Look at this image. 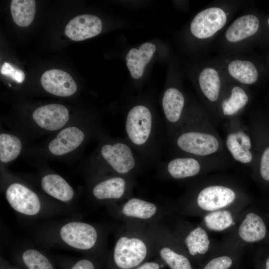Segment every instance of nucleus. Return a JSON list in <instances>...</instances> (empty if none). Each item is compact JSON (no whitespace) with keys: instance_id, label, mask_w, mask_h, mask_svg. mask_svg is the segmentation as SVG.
<instances>
[{"instance_id":"26","label":"nucleus","mask_w":269,"mask_h":269,"mask_svg":"<svg viewBox=\"0 0 269 269\" xmlns=\"http://www.w3.org/2000/svg\"><path fill=\"white\" fill-rule=\"evenodd\" d=\"M85 134L75 127H67L57 135L48 145L50 152L54 155L68 153L78 147L83 141Z\"/></svg>"},{"instance_id":"4","label":"nucleus","mask_w":269,"mask_h":269,"mask_svg":"<svg viewBox=\"0 0 269 269\" xmlns=\"http://www.w3.org/2000/svg\"><path fill=\"white\" fill-rule=\"evenodd\" d=\"M153 253V239L148 225L123 223L117 235L112 252L118 269H134Z\"/></svg>"},{"instance_id":"24","label":"nucleus","mask_w":269,"mask_h":269,"mask_svg":"<svg viewBox=\"0 0 269 269\" xmlns=\"http://www.w3.org/2000/svg\"><path fill=\"white\" fill-rule=\"evenodd\" d=\"M32 117L40 127L49 131H56L67 123L69 115L64 106L51 104L36 109L33 113Z\"/></svg>"},{"instance_id":"23","label":"nucleus","mask_w":269,"mask_h":269,"mask_svg":"<svg viewBox=\"0 0 269 269\" xmlns=\"http://www.w3.org/2000/svg\"><path fill=\"white\" fill-rule=\"evenodd\" d=\"M40 82L44 90L57 96H71L77 89V84L70 75L60 69L46 71L42 75Z\"/></svg>"},{"instance_id":"12","label":"nucleus","mask_w":269,"mask_h":269,"mask_svg":"<svg viewBox=\"0 0 269 269\" xmlns=\"http://www.w3.org/2000/svg\"><path fill=\"white\" fill-rule=\"evenodd\" d=\"M247 125L256 156L252 175L260 184L269 187V120L258 114H250Z\"/></svg>"},{"instance_id":"21","label":"nucleus","mask_w":269,"mask_h":269,"mask_svg":"<svg viewBox=\"0 0 269 269\" xmlns=\"http://www.w3.org/2000/svg\"><path fill=\"white\" fill-rule=\"evenodd\" d=\"M5 195L10 206L21 215L35 216L41 213L43 209L38 195L21 183L10 184L6 189Z\"/></svg>"},{"instance_id":"29","label":"nucleus","mask_w":269,"mask_h":269,"mask_svg":"<svg viewBox=\"0 0 269 269\" xmlns=\"http://www.w3.org/2000/svg\"><path fill=\"white\" fill-rule=\"evenodd\" d=\"M10 12L14 22L18 26L26 27L32 22L35 13L36 4L34 0H12Z\"/></svg>"},{"instance_id":"15","label":"nucleus","mask_w":269,"mask_h":269,"mask_svg":"<svg viewBox=\"0 0 269 269\" xmlns=\"http://www.w3.org/2000/svg\"><path fill=\"white\" fill-rule=\"evenodd\" d=\"M214 58L228 79L248 87L259 81L258 66L247 54H219Z\"/></svg>"},{"instance_id":"18","label":"nucleus","mask_w":269,"mask_h":269,"mask_svg":"<svg viewBox=\"0 0 269 269\" xmlns=\"http://www.w3.org/2000/svg\"><path fill=\"white\" fill-rule=\"evenodd\" d=\"M134 184V177L113 174L97 181L91 193L97 201L110 205L132 196Z\"/></svg>"},{"instance_id":"16","label":"nucleus","mask_w":269,"mask_h":269,"mask_svg":"<svg viewBox=\"0 0 269 269\" xmlns=\"http://www.w3.org/2000/svg\"><path fill=\"white\" fill-rule=\"evenodd\" d=\"M169 227L188 256L204 255L214 247L208 231L201 224L179 220Z\"/></svg>"},{"instance_id":"10","label":"nucleus","mask_w":269,"mask_h":269,"mask_svg":"<svg viewBox=\"0 0 269 269\" xmlns=\"http://www.w3.org/2000/svg\"><path fill=\"white\" fill-rule=\"evenodd\" d=\"M224 140L227 151L232 159L249 167H254L256 156L252 137L247 124L241 117L226 121Z\"/></svg>"},{"instance_id":"35","label":"nucleus","mask_w":269,"mask_h":269,"mask_svg":"<svg viewBox=\"0 0 269 269\" xmlns=\"http://www.w3.org/2000/svg\"><path fill=\"white\" fill-rule=\"evenodd\" d=\"M161 266L156 262H144L134 269H160Z\"/></svg>"},{"instance_id":"19","label":"nucleus","mask_w":269,"mask_h":269,"mask_svg":"<svg viewBox=\"0 0 269 269\" xmlns=\"http://www.w3.org/2000/svg\"><path fill=\"white\" fill-rule=\"evenodd\" d=\"M268 221L266 214L257 211L244 212L235 228L236 237L241 244L261 242L269 243Z\"/></svg>"},{"instance_id":"32","label":"nucleus","mask_w":269,"mask_h":269,"mask_svg":"<svg viewBox=\"0 0 269 269\" xmlns=\"http://www.w3.org/2000/svg\"><path fill=\"white\" fill-rule=\"evenodd\" d=\"M232 264L233 260L231 257L222 255L211 259L203 269H229Z\"/></svg>"},{"instance_id":"22","label":"nucleus","mask_w":269,"mask_h":269,"mask_svg":"<svg viewBox=\"0 0 269 269\" xmlns=\"http://www.w3.org/2000/svg\"><path fill=\"white\" fill-rule=\"evenodd\" d=\"M102 29V21L98 17L85 14L70 20L66 25L65 33L71 40L79 41L98 35Z\"/></svg>"},{"instance_id":"30","label":"nucleus","mask_w":269,"mask_h":269,"mask_svg":"<svg viewBox=\"0 0 269 269\" xmlns=\"http://www.w3.org/2000/svg\"><path fill=\"white\" fill-rule=\"evenodd\" d=\"M22 148L20 139L15 135L7 134H0V160L8 162L15 159Z\"/></svg>"},{"instance_id":"20","label":"nucleus","mask_w":269,"mask_h":269,"mask_svg":"<svg viewBox=\"0 0 269 269\" xmlns=\"http://www.w3.org/2000/svg\"><path fill=\"white\" fill-rule=\"evenodd\" d=\"M162 107L167 141L181 123L188 107L182 90L174 86L166 89L162 99Z\"/></svg>"},{"instance_id":"38","label":"nucleus","mask_w":269,"mask_h":269,"mask_svg":"<svg viewBox=\"0 0 269 269\" xmlns=\"http://www.w3.org/2000/svg\"><path fill=\"white\" fill-rule=\"evenodd\" d=\"M266 216L267 217L268 222H269V213L267 214H266Z\"/></svg>"},{"instance_id":"27","label":"nucleus","mask_w":269,"mask_h":269,"mask_svg":"<svg viewBox=\"0 0 269 269\" xmlns=\"http://www.w3.org/2000/svg\"><path fill=\"white\" fill-rule=\"evenodd\" d=\"M156 50L155 45L150 42L143 43L139 48H132L126 59L132 77L138 79L142 77L145 66L149 62Z\"/></svg>"},{"instance_id":"28","label":"nucleus","mask_w":269,"mask_h":269,"mask_svg":"<svg viewBox=\"0 0 269 269\" xmlns=\"http://www.w3.org/2000/svg\"><path fill=\"white\" fill-rule=\"evenodd\" d=\"M41 186L47 194L63 202L71 201L74 196L72 187L58 174H49L43 177Z\"/></svg>"},{"instance_id":"5","label":"nucleus","mask_w":269,"mask_h":269,"mask_svg":"<svg viewBox=\"0 0 269 269\" xmlns=\"http://www.w3.org/2000/svg\"><path fill=\"white\" fill-rule=\"evenodd\" d=\"M247 2L242 0H215L197 13L190 22L189 31L197 47L207 48L215 41Z\"/></svg>"},{"instance_id":"2","label":"nucleus","mask_w":269,"mask_h":269,"mask_svg":"<svg viewBox=\"0 0 269 269\" xmlns=\"http://www.w3.org/2000/svg\"><path fill=\"white\" fill-rule=\"evenodd\" d=\"M251 198L238 183L226 178H211L192 185L179 203L181 213L201 216L226 209H243Z\"/></svg>"},{"instance_id":"13","label":"nucleus","mask_w":269,"mask_h":269,"mask_svg":"<svg viewBox=\"0 0 269 269\" xmlns=\"http://www.w3.org/2000/svg\"><path fill=\"white\" fill-rule=\"evenodd\" d=\"M100 154L113 174L134 177L140 169L141 160L126 139L105 143Z\"/></svg>"},{"instance_id":"25","label":"nucleus","mask_w":269,"mask_h":269,"mask_svg":"<svg viewBox=\"0 0 269 269\" xmlns=\"http://www.w3.org/2000/svg\"><path fill=\"white\" fill-rule=\"evenodd\" d=\"M242 209H226L202 216L201 225L207 230L215 232L231 231L236 228L243 214Z\"/></svg>"},{"instance_id":"17","label":"nucleus","mask_w":269,"mask_h":269,"mask_svg":"<svg viewBox=\"0 0 269 269\" xmlns=\"http://www.w3.org/2000/svg\"><path fill=\"white\" fill-rule=\"evenodd\" d=\"M251 101L249 87L227 78L226 85L218 104L219 119L225 121L241 117Z\"/></svg>"},{"instance_id":"3","label":"nucleus","mask_w":269,"mask_h":269,"mask_svg":"<svg viewBox=\"0 0 269 269\" xmlns=\"http://www.w3.org/2000/svg\"><path fill=\"white\" fill-rule=\"evenodd\" d=\"M124 124L126 139L140 159L148 163L157 160L167 140L166 133L150 110L142 105L134 106Z\"/></svg>"},{"instance_id":"6","label":"nucleus","mask_w":269,"mask_h":269,"mask_svg":"<svg viewBox=\"0 0 269 269\" xmlns=\"http://www.w3.org/2000/svg\"><path fill=\"white\" fill-rule=\"evenodd\" d=\"M261 21L255 12L245 10L225 28L215 40L219 54H244L256 42Z\"/></svg>"},{"instance_id":"8","label":"nucleus","mask_w":269,"mask_h":269,"mask_svg":"<svg viewBox=\"0 0 269 269\" xmlns=\"http://www.w3.org/2000/svg\"><path fill=\"white\" fill-rule=\"evenodd\" d=\"M195 74L196 87L202 105L214 123L219 122L217 107L227 78L214 58L198 65Z\"/></svg>"},{"instance_id":"1","label":"nucleus","mask_w":269,"mask_h":269,"mask_svg":"<svg viewBox=\"0 0 269 269\" xmlns=\"http://www.w3.org/2000/svg\"><path fill=\"white\" fill-rule=\"evenodd\" d=\"M167 142L173 156L233 161L209 113L198 103L188 105L181 123Z\"/></svg>"},{"instance_id":"11","label":"nucleus","mask_w":269,"mask_h":269,"mask_svg":"<svg viewBox=\"0 0 269 269\" xmlns=\"http://www.w3.org/2000/svg\"><path fill=\"white\" fill-rule=\"evenodd\" d=\"M148 227L155 253L170 269H192L187 254L167 225L162 221Z\"/></svg>"},{"instance_id":"37","label":"nucleus","mask_w":269,"mask_h":269,"mask_svg":"<svg viewBox=\"0 0 269 269\" xmlns=\"http://www.w3.org/2000/svg\"><path fill=\"white\" fill-rule=\"evenodd\" d=\"M266 23L267 24V25L269 27V17L267 18Z\"/></svg>"},{"instance_id":"7","label":"nucleus","mask_w":269,"mask_h":269,"mask_svg":"<svg viewBox=\"0 0 269 269\" xmlns=\"http://www.w3.org/2000/svg\"><path fill=\"white\" fill-rule=\"evenodd\" d=\"M232 162L192 156H173L158 165V173L166 179L183 180L197 178L213 171L226 169Z\"/></svg>"},{"instance_id":"9","label":"nucleus","mask_w":269,"mask_h":269,"mask_svg":"<svg viewBox=\"0 0 269 269\" xmlns=\"http://www.w3.org/2000/svg\"><path fill=\"white\" fill-rule=\"evenodd\" d=\"M108 207L111 214L123 223L143 225L163 221L170 211L157 203L132 196Z\"/></svg>"},{"instance_id":"14","label":"nucleus","mask_w":269,"mask_h":269,"mask_svg":"<svg viewBox=\"0 0 269 269\" xmlns=\"http://www.w3.org/2000/svg\"><path fill=\"white\" fill-rule=\"evenodd\" d=\"M64 245L75 250L90 251L101 247L102 235L94 225L79 221L68 222L61 225L56 233Z\"/></svg>"},{"instance_id":"31","label":"nucleus","mask_w":269,"mask_h":269,"mask_svg":"<svg viewBox=\"0 0 269 269\" xmlns=\"http://www.w3.org/2000/svg\"><path fill=\"white\" fill-rule=\"evenodd\" d=\"M21 258L28 269H54L46 256L36 249H26L22 253Z\"/></svg>"},{"instance_id":"34","label":"nucleus","mask_w":269,"mask_h":269,"mask_svg":"<svg viewBox=\"0 0 269 269\" xmlns=\"http://www.w3.org/2000/svg\"><path fill=\"white\" fill-rule=\"evenodd\" d=\"M70 269H95V268L89 260L82 259L76 263Z\"/></svg>"},{"instance_id":"36","label":"nucleus","mask_w":269,"mask_h":269,"mask_svg":"<svg viewBox=\"0 0 269 269\" xmlns=\"http://www.w3.org/2000/svg\"><path fill=\"white\" fill-rule=\"evenodd\" d=\"M265 269H269V256L268 257L266 260Z\"/></svg>"},{"instance_id":"33","label":"nucleus","mask_w":269,"mask_h":269,"mask_svg":"<svg viewBox=\"0 0 269 269\" xmlns=\"http://www.w3.org/2000/svg\"><path fill=\"white\" fill-rule=\"evenodd\" d=\"M0 73L9 76L18 83H21L25 79L24 72L20 70L15 69L10 64L4 62L0 69Z\"/></svg>"}]
</instances>
